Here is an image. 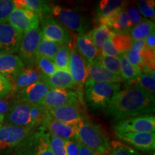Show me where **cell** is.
<instances>
[{
	"mask_svg": "<svg viewBox=\"0 0 155 155\" xmlns=\"http://www.w3.org/2000/svg\"><path fill=\"white\" fill-rule=\"evenodd\" d=\"M11 103L5 100H0V115L5 116L11 106Z\"/></svg>",
	"mask_w": 155,
	"mask_h": 155,
	"instance_id": "cell-47",
	"label": "cell"
},
{
	"mask_svg": "<svg viewBox=\"0 0 155 155\" xmlns=\"http://www.w3.org/2000/svg\"><path fill=\"white\" fill-rule=\"evenodd\" d=\"M94 63L106 69L110 72L114 73V74L121 75L120 61L119 57L106 55L100 53L97 56Z\"/></svg>",
	"mask_w": 155,
	"mask_h": 155,
	"instance_id": "cell-32",
	"label": "cell"
},
{
	"mask_svg": "<svg viewBox=\"0 0 155 155\" xmlns=\"http://www.w3.org/2000/svg\"><path fill=\"white\" fill-rule=\"evenodd\" d=\"M52 15L67 30L77 33L78 35L84 34L88 28L86 19L75 9L54 6L52 7Z\"/></svg>",
	"mask_w": 155,
	"mask_h": 155,
	"instance_id": "cell-6",
	"label": "cell"
},
{
	"mask_svg": "<svg viewBox=\"0 0 155 155\" xmlns=\"http://www.w3.org/2000/svg\"><path fill=\"white\" fill-rule=\"evenodd\" d=\"M32 132V128L3 124L0 127V155L9 153L22 144Z\"/></svg>",
	"mask_w": 155,
	"mask_h": 155,
	"instance_id": "cell-5",
	"label": "cell"
},
{
	"mask_svg": "<svg viewBox=\"0 0 155 155\" xmlns=\"http://www.w3.org/2000/svg\"><path fill=\"white\" fill-rule=\"evenodd\" d=\"M78 143L79 147V155H96L92 150H91L88 147L83 145L78 140Z\"/></svg>",
	"mask_w": 155,
	"mask_h": 155,
	"instance_id": "cell-46",
	"label": "cell"
},
{
	"mask_svg": "<svg viewBox=\"0 0 155 155\" xmlns=\"http://www.w3.org/2000/svg\"><path fill=\"white\" fill-rule=\"evenodd\" d=\"M154 73L152 74L146 73H141L136 78L133 80L127 81V86H137L144 89L150 94L154 96L155 92V78Z\"/></svg>",
	"mask_w": 155,
	"mask_h": 155,
	"instance_id": "cell-31",
	"label": "cell"
},
{
	"mask_svg": "<svg viewBox=\"0 0 155 155\" xmlns=\"http://www.w3.org/2000/svg\"><path fill=\"white\" fill-rule=\"evenodd\" d=\"M76 126H72L68 124L58 121L50 115L44 122L42 128H44L48 133L55 135L63 140L76 139Z\"/></svg>",
	"mask_w": 155,
	"mask_h": 155,
	"instance_id": "cell-21",
	"label": "cell"
},
{
	"mask_svg": "<svg viewBox=\"0 0 155 155\" xmlns=\"http://www.w3.org/2000/svg\"><path fill=\"white\" fill-rule=\"evenodd\" d=\"M4 119H5V116L0 115V127L3 125Z\"/></svg>",
	"mask_w": 155,
	"mask_h": 155,
	"instance_id": "cell-48",
	"label": "cell"
},
{
	"mask_svg": "<svg viewBox=\"0 0 155 155\" xmlns=\"http://www.w3.org/2000/svg\"><path fill=\"white\" fill-rule=\"evenodd\" d=\"M125 11L127 12L128 18L129 19L131 27H134L142 19L140 13L138 9L135 7H129L125 8Z\"/></svg>",
	"mask_w": 155,
	"mask_h": 155,
	"instance_id": "cell-42",
	"label": "cell"
},
{
	"mask_svg": "<svg viewBox=\"0 0 155 155\" xmlns=\"http://www.w3.org/2000/svg\"><path fill=\"white\" fill-rule=\"evenodd\" d=\"M15 9L12 0H0V23L7 22L11 12Z\"/></svg>",
	"mask_w": 155,
	"mask_h": 155,
	"instance_id": "cell-41",
	"label": "cell"
},
{
	"mask_svg": "<svg viewBox=\"0 0 155 155\" xmlns=\"http://www.w3.org/2000/svg\"><path fill=\"white\" fill-rule=\"evenodd\" d=\"M145 45L149 49L155 52V34L154 32L144 40Z\"/></svg>",
	"mask_w": 155,
	"mask_h": 155,
	"instance_id": "cell-45",
	"label": "cell"
},
{
	"mask_svg": "<svg viewBox=\"0 0 155 155\" xmlns=\"http://www.w3.org/2000/svg\"><path fill=\"white\" fill-rule=\"evenodd\" d=\"M12 93V86L5 77L0 74V98L8 96Z\"/></svg>",
	"mask_w": 155,
	"mask_h": 155,
	"instance_id": "cell-44",
	"label": "cell"
},
{
	"mask_svg": "<svg viewBox=\"0 0 155 155\" xmlns=\"http://www.w3.org/2000/svg\"><path fill=\"white\" fill-rule=\"evenodd\" d=\"M40 104L47 108H54L61 106L78 105L79 95L71 89L50 88Z\"/></svg>",
	"mask_w": 155,
	"mask_h": 155,
	"instance_id": "cell-10",
	"label": "cell"
},
{
	"mask_svg": "<svg viewBox=\"0 0 155 155\" xmlns=\"http://www.w3.org/2000/svg\"><path fill=\"white\" fill-rule=\"evenodd\" d=\"M120 140L144 152L152 151L155 148V134L145 132L115 133Z\"/></svg>",
	"mask_w": 155,
	"mask_h": 155,
	"instance_id": "cell-16",
	"label": "cell"
},
{
	"mask_svg": "<svg viewBox=\"0 0 155 155\" xmlns=\"http://www.w3.org/2000/svg\"><path fill=\"white\" fill-rule=\"evenodd\" d=\"M76 139L96 155H108L110 142L98 125L83 119L75 127Z\"/></svg>",
	"mask_w": 155,
	"mask_h": 155,
	"instance_id": "cell-2",
	"label": "cell"
},
{
	"mask_svg": "<svg viewBox=\"0 0 155 155\" xmlns=\"http://www.w3.org/2000/svg\"><path fill=\"white\" fill-rule=\"evenodd\" d=\"M42 79L50 88L72 89L75 83L67 70H56L55 73L48 77H42Z\"/></svg>",
	"mask_w": 155,
	"mask_h": 155,
	"instance_id": "cell-26",
	"label": "cell"
},
{
	"mask_svg": "<svg viewBox=\"0 0 155 155\" xmlns=\"http://www.w3.org/2000/svg\"><path fill=\"white\" fill-rule=\"evenodd\" d=\"M71 47V45L70 43L62 44L58 48L53 59V62L58 70H67L68 71V69Z\"/></svg>",
	"mask_w": 155,
	"mask_h": 155,
	"instance_id": "cell-35",
	"label": "cell"
},
{
	"mask_svg": "<svg viewBox=\"0 0 155 155\" xmlns=\"http://www.w3.org/2000/svg\"><path fill=\"white\" fill-rule=\"evenodd\" d=\"M119 58L120 61L121 76L123 78L124 81L133 80L142 73L140 69L137 67L134 66L132 64L129 63L125 54H122Z\"/></svg>",
	"mask_w": 155,
	"mask_h": 155,
	"instance_id": "cell-33",
	"label": "cell"
},
{
	"mask_svg": "<svg viewBox=\"0 0 155 155\" xmlns=\"http://www.w3.org/2000/svg\"><path fill=\"white\" fill-rule=\"evenodd\" d=\"M154 96L137 86H127L116 95L107 109L106 116L113 121L151 114L154 111Z\"/></svg>",
	"mask_w": 155,
	"mask_h": 155,
	"instance_id": "cell-1",
	"label": "cell"
},
{
	"mask_svg": "<svg viewBox=\"0 0 155 155\" xmlns=\"http://www.w3.org/2000/svg\"><path fill=\"white\" fill-rule=\"evenodd\" d=\"M42 79V75L35 68H27L11 83L12 92L17 93Z\"/></svg>",
	"mask_w": 155,
	"mask_h": 155,
	"instance_id": "cell-27",
	"label": "cell"
},
{
	"mask_svg": "<svg viewBox=\"0 0 155 155\" xmlns=\"http://www.w3.org/2000/svg\"><path fill=\"white\" fill-rule=\"evenodd\" d=\"M4 122L5 124L34 129L30 116V104L18 100L14 101L5 114Z\"/></svg>",
	"mask_w": 155,
	"mask_h": 155,
	"instance_id": "cell-9",
	"label": "cell"
},
{
	"mask_svg": "<svg viewBox=\"0 0 155 155\" xmlns=\"http://www.w3.org/2000/svg\"><path fill=\"white\" fill-rule=\"evenodd\" d=\"M61 45L42 38L36 50V56H43L53 61L56 53ZM36 58V57H35Z\"/></svg>",
	"mask_w": 155,
	"mask_h": 155,
	"instance_id": "cell-34",
	"label": "cell"
},
{
	"mask_svg": "<svg viewBox=\"0 0 155 155\" xmlns=\"http://www.w3.org/2000/svg\"><path fill=\"white\" fill-rule=\"evenodd\" d=\"M75 86L83 88L86 83L88 71H87L86 61L79 53L75 45L71 47V55L68 69Z\"/></svg>",
	"mask_w": 155,
	"mask_h": 155,
	"instance_id": "cell-14",
	"label": "cell"
},
{
	"mask_svg": "<svg viewBox=\"0 0 155 155\" xmlns=\"http://www.w3.org/2000/svg\"><path fill=\"white\" fill-rule=\"evenodd\" d=\"M50 147L53 155H66L65 140L50 134Z\"/></svg>",
	"mask_w": 155,
	"mask_h": 155,
	"instance_id": "cell-39",
	"label": "cell"
},
{
	"mask_svg": "<svg viewBox=\"0 0 155 155\" xmlns=\"http://www.w3.org/2000/svg\"><path fill=\"white\" fill-rule=\"evenodd\" d=\"M108 155H141L132 147L119 141L110 142V149Z\"/></svg>",
	"mask_w": 155,
	"mask_h": 155,
	"instance_id": "cell-38",
	"label": "cell"
},
{
	"mask_svg": "<svg viewBox=\"0 0 155 155\" xmlns=\"http://www.w3.org/2000/svg\"><path fill=\"white\" fill-rule=\"evenodd\" d=\"M75 48L86 61L88 63H94L100 53L89 33L81 34L76 37Z\"/></svg>",
	"mask_w": 155,
	"mask_h": 155,
	"instance_id": "cell-24",
	"label": "cell"
},
{
	"mask_svg": "<svg viewBox=\"0 0 155 155\" xmlns=\"http://www.w3.org/2000/svg\"><path fill=\"white\" fill-rule=\"evenodd\" d=\"M127 3L120 0H103L101 1L97 9V16L101 23L116 12L126 8Z\"/></svg>",
	"mask_w": 155,
	"mask_h": 155,
	"instance_id": "cell-28",
	"label": "cell"
},
{
	"mask_svg": "<svg viewBox=\"0 0 155 155\" xmlns=\"http://www.w3.org/2000/svg\"><path fill=\"white\" fill-rule=\"evenodd\" d=\"M7 22L23 35L31 30L39 28L40 18L31 11L14 9L9 15Z\"/></svg>",
	"mask_w": 155,
	"mask_h": 155,
	"instance_id": "cell-11",
	"label": "cell"
},
{
	"mask_svg": "<svg viewBox=\"0 0 155 155\" xmlns=\"http://www.w3.org/2000/svg\"><path fill=\"white\" fill-rule=\"evenodd\" d=\"M25 68V64L18 55L14 54L0 55V74L10 84Z\"/></svg>",
	"mask_w": 155,
	"mask_h": 155,
	"instance_id": "cell-18",
	"label": "cell"
},
{
	"mask_svg": "<svg viewBox=\"0 0 155 155\" xmlns=\"http://www.w3.org/2000/svg\"><path fill=\"white\" fill-rule=\"evenodd\" d=\"M34 65L42 77L50 76L57 70L53 61L43 56H36Z\"/></svg>",
	"mask_w": 155,
	"mask_h": 155,
	"instance_id": "cell-36",
	"label": "cell"
},
{
	"mask_svg": "<svg viewBox=\"0 0 155 155\" xmlns=\"http://www.w3.org/2000/svg\"><path fill=\"white\" fill-rule=\"evenodd\" d=\"M15 9H27L38 15L40 21L46 17H50L52 8L46 2L42 0H15Z\"/></svg>",
	"mask_w": 155,
	"mask_h": 155,
	"instance_id": "cell-25",
	"label": "cell"
},
{
	"mask_svg": "<svg viewBox=\"0 0 155 155\" xmlns=\"http://www.w3.org/2000/svg\"><path fill=\"white\" fill-rule=\"evenodd\" d=\"M154 0H141L138 3V10L140 15L147 18L154 19Z\"/></svg>",
	"mask_w": 155,
	"mask_h": 155,
	"instance_id": "cell-40",
	"label": "cell"
},
{
	"mask_svg": "<svg viewBox=\"0 0 155 155\" xmlns=\"http://www.w3.org/2000/svg\"><path fill=\"white\" fill-rule=\"evenodd\" d=\"M40 21L42 38L59 44H68L71 42L69 32L57 20L51 17H46Z\"/></svg>",
	"mask_w": 155,
	"mask_h": 155,
	"instance_id": "cell-13",
	"label": "cell"
},
{
	"mask_svg": "<svg viewBox=\"0 0 155 155\" xmlns=\"http://www.w3.org/2000/svg\"><path fill=\"white\" fill-rule=\"evenodd\" d=\"M42 38L40 27L23 34L18 51L19 56L27 68H32L36 57V50Z\"/></svg>",
	"mask_w": 155,
	"mask_h": 155,
	"instance_id": "cell-8",
	"label": "cell"
},
{
	"mask_svg": "<svg viewBox=\"0 0 155 155\" xmlns=\"http://www.w3.org/2000/svg\"><path fill=\"white\" fill-rule=\"evenodd\" d=\"M132 42L133 40L129 35L115 33L104 42L101 49V53L113 57H119L130 49Z\"/></svg>",
	"mask_w": 155,
	"mask_h": 155,
	"instance_id": "cell-15",
	"label": "cell"
},
{
	"mask_svg": "<svg viewBox=\"0 0 155 155\" xmlns=\"http://www.w3.org/2000/svg\"><path fill=\"white\" fill-rule=\"evenodd\" d=\"M88 76L86 83H118L124 81L121 75L114 74L95 63L86 62ZM85 83V84H86Z\"/></svg>",
	"mask_w": 155,
	"mask_h": 155,
	"instance_id": "cell-20",
	"label": "cell"
},
{
	"mask_svg": "<svg viewBox=\"0 0 155 155\" xmlns=\"http://www.w3.org/2000/svg\"><path fill=\"white\" fill-rule=\"evenodd\" d=\"M50 115L58 121L72 126H77L83 119L79 105H66L61 107L48 108Z\"/></svg>",
	"mask_w": 155,
	"mask_h": 155,
	"instance_id": "cell-19",
	"label": "cell"
},
{
	"mask_svg": "<svg viewBox=\"0 0 155 155\" xmlns=\"http://www.w3.org/2000/svg\"><path fill=\"white\" fill-rule=\"evenodd\" d=\"M29 155H53L50 147V134L44 128L30 136Z\"/></svg>",
	"mask_w": 155,
	"mask_h": 155,
	"instance_id": "cell-22",
	"label": "cell"
},
{
	"mask_svg": "<svg viewBox=\"0 0 155 155\" xmlns=\"http://www.w3.org/2000/svg\"><path fill=\"white\" fill-rule=\"evenodd\" d=\"M120 88V83H86L85 100L93 109L106 111Z\"/></svg>",
	"mask_w": 155,
	"mask_h": 155,
	"instance_id": "cell-3",
	"label": "cell"
},
{
	"mask_svg": "<svg viewBox=\"0 0 155 155\" xmlns=\"http://www.w3.org/2000/svg\"><path fill=\"white\" fill-rule=\"evenodd\" d=\"M113 128L115 133H154L155 118L152 114L134 116L117 121Z\"/></svg>",
	"mask_w": 155,
	"mask_h": 155,
	"instance_id": "cell-7",
	"label": "cell"
},
{
	"mask_svg": "<svg viewBox=\"0 0 155 155\" xmlns=\"http://www.w3.org/2000/svg\"><path fill=\"white\" fill-rule=\"evenodd\" d=\"M100 25H106L109 27L115 33L129 35L132 28L125 8L116 12L107 19H104Z\"/></svg>",
	"mask_w": 155,
	"mask_h": 155,
	"instance_id": "cell-23",
	"label": "cell"
},
{
	"mask_svg": "<svg viewBox=\"0 0 155 155\" xmlns=\"http://www.w3.org/2000/svg\"><path fill=\"white\" fill-rule=\"evenodd\" d=\"M22 35L9 23H0V55L17 53Z\"/></svg>",
	"mask_w": 155,
	"mask_h": 155,
	"instance_id": "cell-12",
	"label": "cell"
},
{
	"mask_svg": "<svg viewBox=\"0 0 155 155\" xmlns=\"http://www.w3.org/2000/svg\"><path fill=\"white\" fill-rule=\"evenodd\" d=\"M50 89L49 86L41 79L16 93L17 100L30 104H40Z\"/></svg>",
	"mask_w": 155,
	"mask_h": 155,
	"instance_id": "cell-17",
	"label": "cell"
},
{
	"mask_svg": "<svg viewBox=\"0 0 155 155\" xmlns=\"http://www.w3.org/2000/svg\"><path fill=\"white\" fill-rule=\"evenodd\" d=\"M154 23L147 19H142L137 25L129 31L131 38L133 41L144 40L147 37L154 32Z\"/></svg>",
	"mask_w": 155,
	"mask_h": 155,
	"instance_id": "cell-29",
	"label": "cell"
},
{
	"mask_svg": "<svg viewBox=\"0 0 155 155\" xmlns=\"http://www.w3.org/2000/svg\"><path fill=\"white\" fill-rule=\"evenodd\" d=\"M125 55L129 63L140 69L142 73H154L155 52L147 47L144 40L133 41L132 46Z\"/></svg>",
	"mask_w": 155,
	"mask_h": 155,
	"instance_id": "cell-4",
	"label": "cell"
},
{
	"mask_svg": "<svg viewBox=\"0 0 155 155\" xmlns=\"http://www.w3.org/2000/svg\"><path fill=\"white\" fill-rule=\"evenodd\" d=\"M88 33L90 35L93 42H94L95 45L96 46L98 51L101 53V49L104 42H106L111 37L113 36L115 32L107 25H99L93 29Z\"/></svg>",
	"mask_w": 155,
	"mask_h": 155,
	"instance_id": "cell-30",
	"label": "cell"
},
{
	"mask_svg": "<svg viewBox=\"0 0 155 155\" xmlns=\"http://www.w3.org/2000/svg\"><path fill=\"white\" fill-rule=\"evenodd\" d=\"M49 114L48 108L41 104H30V116L35 127H42Z\"/></svg>",
	"mask_w": 155,
	"mask_h": 155,
	"instance_id": "cell-37",
	"label": "cell"
},
{
	"mask_svg": "<svg viewBox=\"0 0 155 155\" xmlns=\"http://www.w3.org/2000/svg\"><path fill=\"white\" fill-rule=\"evenodd\" d=\"M66 155H79V147L77 139L65 141Z\"/></svg>",
	"mask_w": 155,
	"mask_h": 155,
	"instance_id": "cell-43",
	"label": "cell"
}]
</instances>
